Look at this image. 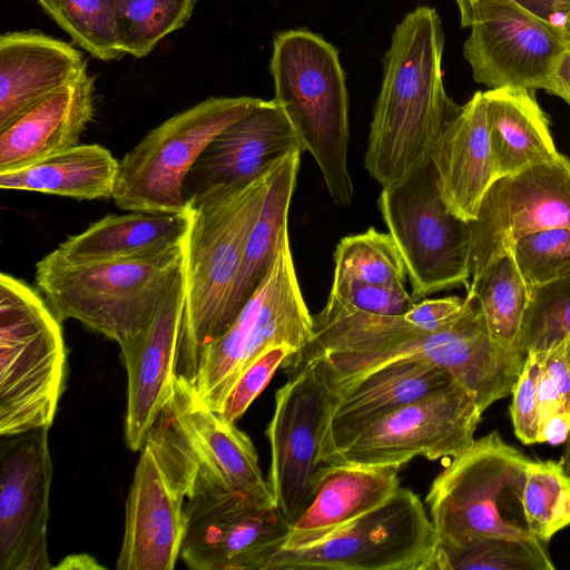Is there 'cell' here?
Returning a JSON list of instances; mask_svg holds the SVG:
<instances>
[{
  "label": "cell",
  "mask_w": 570,
  "mask_h": 570,
  "mask_svg": "<svg viewBox=\"0 0 570 570\" xmlns=\"http://www.w3.org/2000/svg\"><path fill=\"white\" fill-rule=\"evenodd\" d=\"M465 297L466 308L456 322L428 332L405 314H370L328 295L322 311L313 315L309 342L287 360L286 367L295 370L321 356L331 383L340 391L386 363L425 360L450 372L485 411L512 392L523 360L491 340L476 301Z\"/></svg>",
  "instance_id": "1"
},
{
  "label": "cell",
  "mask_w": 570,
  "mask_h": 570,
  "mask_svg": "<svg viewBox=\"0 0 570 570\" xmlns=\"http://www.w3.org/2000/svg\"><path fill=\"white\" fill-rule=\"evenodd\" d=\"M444 33L434 8L421 6L395 27L370 128L365 167L383 186L431 158L460 106L443 83Z\"/></svg>",
  "instance_id": "2"
},
{
  "label": "cell",
  "mask_w": 570,
  "mask_h": 570,
  "mask_svg": "<svg viewBox=\"0 0 570 570\" xmlns=\"http://www.w3.org/2000/svg\"><path fill=\"white\" fill-rule=\"evenodd\" d=\"M278 165L247 185L186 202L190 220L184 240L185 306L176 377L191 383L203 350L225 331V312L245 246Z\"/></svg>",
  "instance_id": "3"
},
{
  "label": "cell",
  "mask_w": 570,
  "mask_h": 570,
  "mask_svg": "<svg viewBox=\"0 0 570 570\" xmlns=\"http://www.w3.org/2000/svg\"><path fill=\"white\" fill-rule=\"evenodd\" d=\"M269 70L274 100L320 167L332 200L351 205L348 96L337 49L307 30L282 31L273 40Z\"/></svg>",
  "instance_id": "4"
},
{
  "label": "cell",
  "mask_w": 570,
  "mask_h": 570,
  "mask_svg": "<svg viewBox=\"0 0 570 570\" xmlns=\"http://www.w3.org/2000/svg\"><path fill=\"white\" fill-rule=\"evenodd\" d=\"M183 261L184 243L148 256L90 263L69 262L55 249L37 263L36 282L61 323L79 321L124 353Z\"/></svg>",
  "instance_id": "5"
},
{
  "label": "cell",
  "mask_w": 570,
  "mask_h": 570,
  "mask_svg": "<svg viewBox=\"0 0 570 570\" xmlns=\"http://www.w3.org/2000/svg\"><path fill=\"white\" fill-rule=\"evenodd\" d=\"M66 366L61 322L30 285L1 273V436L51 426Z\"/></svg>",
  "instance_id": "6"
},
{
  "label": "cell",
  "mask_w": 570,
  "mask_h": 570,
  "mask_svg": "<svg viewBox=\"0 0 570 570\" xmlns=\"http://www.w3.org/2000/svg\"><path fill=\"white\" fill-rule=\"evenodd\" d=\"M529 461L498 431L452 458L425 498L436 537L535 538L522 503Z\"/></svg>",
  "instance_id": "7"
},
{
  "label": "cell",
  "mask_w": 570,
  "mask_h": 570,
  "mask_svg": "<svg viewBox=\"0 0 570 570\" xmlns=\"http://www.w3.org/2000/svg\"><path fill=\"white\" fill-rule=\"evenodd\" d=\"M196 463L168 404L140 449L126 501L118 570H171L186 531Z\"/></svg>",
  "instance_id": "8"
},
{
  "label": "cell",
  "mask_w": 570,
  "mask_h": 570,
  "mask_svg": "<svg viewBox=\"0 0 570 570\" xmlns=\"http://www.w3.org/2000/svg\"><path fill=\"white\" fill-rule=\"evenodd\" d=\"M312 332L313 315L301 292L286 233L267 274L234 322L203 350L190 384L203 403L219 412L255 358L283 344L296 354L309 342Z\"/></svg>",
  "instance_id": "9"
},
{
  "label": "cell",
  "mask_w": 570,
  "mask_h": 570,
  "mask_svg": "<svg viewBox=\"0 0 570 570\" xmlns=\"http://www.w3.org/2000/svg\"><path fill=\"white\" fill-rule=\"evenodd\" d=\"M262 100L208 97L151 129L119 161L115 204L128 212H185L184 181L196 160L219 132Z\"/></svg>",
  "instance_id": "10"
},
{
  "label": "cell",
  "mask_w": 570,
  "mask_h": 570,
  "mask_svg": "<svg viewBox=\"0 0 570 570\" xmlns=\"http://www.w3.org/2000/svg\"><path fill=\"white\" fill-rule=\"evenodd\" d=\"M436 533L423 502L399 487L325 539L262 554L254 570H425Z\"/></svg>",
  "instance_id": "11"
},
{
  "label": "cell",
  "mask_w": 570,
  "mask_h": 570,
  "mask_svg": "<svg viewBox=\"0 0 570 570\" xmlns=\"http://www.w3.org/2000/svg\"><path fill=\"white\" fill-rule=\"evenodd\" d=\"M379 207L404 261L417 302L470 283L469 222L455 216L439 189L432 158L382 187Z\"/></svg>",
  "instance_id": "12"
},
{
  "label": "cell",
  "mask_w": 570,
  "mask_h": 570,
  "mask_svg": "<svg viewBox=\"0 0 570 570\" xmlns=\"http://www.w3.org/2000/svg\"><path fill=\"white\" fill-rule=\"evenodd\" d=\"M275 394L266 435L271 446L268 485L291 527L312 502L322 468L321 445L338 399L323 357L288 373Z\"/></svg>",
  "instance_id": "13"
},
{
  "label": "cell",
  "mask_w": 570,
  "mask_h": 570,
  "mask_svg": "<svg viewBox=\"0 0 570 570\" xmlns=\"http://www.w3.org/2000/svg\"><path fill=\"white\" fill-rule=\"evenodd\" d=\"M461 24L470 28L463 56L473 79L489 89L519 87L547 91L568 46L559 26L513 0H455Z\"/></svg>",
  "instance_id": "14"
},
{
  "label": "cell",
  "mask_w": 570,
  "mask_h": 570,
  "mask_svg": "<svg viewBox=\"0 0 570 570\" xmlns=\"http://www.w3.org/2000/svg\"><path fill=\"white\" fill-rule=\"evenodd\" d=\"M482 413L472 395L454 381L375 422L330 463L401 468L417 456L454 458L474 441Z\"/></svg>",
  "instance_id": "15"
},
{
  "label": "cell",
  "mask_w": 570,
  "mask_h": 570,
  "mask_svg": "<svg viewBox=\"0 0 570 570\" xmlns=\"http://www.w3.org/2000/svg\"><path fill=\"white\" fill-rule=\"evenodd\" d=\"M186 499L180 558L193 570H254L291 530L275 504L245 492L196 488Z\"/></svg>",
  "instance_id": "16"
},
{
  "label": "cell",
  "mask_w": 570,
  "mask_h": 570,
  "mask_svg": "<svg viewBox=\"0 0 570 570\" xmlns=\"http://www.w3.org/2000/svg\"><path fill=\"white\" fill-rule=\"evenodd\" d=\"M471 278L529 234L570 227V160L561 154L500 177L469 222Z\"/></svg>",
  "instance_id": "17"
},
{
  "label": "cell",
  "mask_w": 570,
  "mask_h": 570,
  "mask_svg": "<svg viewBox=\"0 0 570 570\" xmlns=\"http://www.w3.org/2000/svg\"><path fill=\"white\" fill-rule=\"evenodd\" d=\"M2 438L0 570L53 569L47 550L53 473L48 429Z\"/></svg>",
  "instance_id": "18"
},
{
  "label": "cell",
  "mask_w": 570,
  "mask_h": 570,
  "mask_svg": "<svg viewBox=\"0 0 570 570\" xmlns=\"http://www.w3.org/2000/svg\"><path fill=\"white\" fill-rule=\"evenodd\" d=\"M184 306L181 266L135 341L121 353L128 376L125 439L132 451L142 448L174 393Z\"/></svg>",
  "instance_id": "19"
},
{
  "label": "cell",
  "mask_w": 570,
  "mask_h": 570,
  "mask_svg": "<svg viewBox=\"0 0 570 570\" xmlns=\"http://www.w3.org/2000/svg\"><path fill=\"white\" fill-rule=\"evenodd\" d=\"M295 151L305 150L289 120L274 99L262 100L206 147L185 178V199L247 185Z\"/></svg>",
  "instance_id": "20"
},
{
  "label": "cell",
  "mask_w": 570,
  "mask_h": 570,
  "mask_svg": "<svg viewBox=\"0 0 570 570\" xmlns=\"http://www.w3.org/2000/svg\"><path fill=\"white\" fill-rule=\"evenodd\" d=\"M168 403L196 461L190 490L227 489L276 505L257 451L245 432L203 403L193 385L181 377L175 379Z\"/></svg>",
  "instance_id": "21"
},
{
  "label": "cell",
  "mask_w": 570,
  "mask_h": 570,
  "mask_svg": "<svg viewBox=\"0 0 570 570\" xmlns=\"http://www.w3.org/2000/svg\"><path fill=\"white\" fill-rule=\"evenodd\" d=\"M454 381L443 367L420 358L396 360L358 377L338 391L322 440V463L387 414Z\"/></svg>",
  "instance_id": "22"
},
{
  "label": "cell",
  "mask_w": 570,
  "mask_h": 570,
  "mask_svg": "<svg viewBox=\"0 0 570 570\" xmlns=\"http://www.w3.org/2000/svg\"><path fill=\"white\" fill-rule=\"evenodd\" d=\"M431 158L440 194L459 218L472 222L498 178L491 150L483 91L460 106L439 137Z\"/></svg>",
  "instance_id": "23"
},
{
  "label": "cell",
  "mask_w": 570,
  "mask_h": 570,
  "mask_svg": "<svg viewBox=\"0 0 570 570\" xmlns=\"http://www.w3.org/2000/svg\"><path fill=\"white\" fill-rule=\"evenodd\" d=\"M94 78L76 80L46 96L0 127V173L16 170L79 145L95 111Z\"/></svg>",
  "instance_id": "24"
},
{
  "label": "cell",
  "mask_w": 570,
  "mask_h": 570,
  "mask_svg": "<svg viewBox=\"0 0 570 570\" xmlns=\"http://www.w3.org/2000/svg\"><path fill=\"white\" fill-rule=\"evenodd\" d=\"M87 65L70 43L40 31L0 36V127L76 80Z\"/></svg>",
  "instance_id": "25"
},
{
  "label": "cell",
  "mask_w": 570,
  "mask_h": 570,
  "mask_svg": "<svg viewBox=\"0 0 570 570\" xmlns=\"http://www.w3.org/2000/svg\"><path fill=\"white\" fill-rule=\"evenodd\" d=\"M399 470L394 465L325 464L312 502L279 547L318 542L379 507L400 487Z\"/></svg>",
  "instance_id": "26"
},
{
  "label": "cell",
  "mask_w": 570,
  "mask_h": 570,
  "mask_svg": "<svg viewBox=\"0 0 570 570\" xmlns=\"http://www.w3.org/2000/svg\"><path fill=\"white\" fill-rule=\"evenodd\" d=\"M189 220L188 207L178 214L107 215L68 237L56 252L75 263L148 256L183 244Z\"/></svg>",
  "instance_id": "27"
},
{
  "label": "cell",
  "mask_w": 570,
  "mask_h": 570,
  "mask_svg": "<svg viewBox=\"0 0 570 570\" xmlns=\"http://www.w3.org/2000/svg\"><path fill=\"white\" fill-rule=\"evenodd\" d=\"M483 95L498 178L521 171L558 154L548 119L531 90L502 87L483 91Z\"/></svg>",
  "instance_id": "28"
},
{
  "label": "cell",
  "mask_w": 570,
  "mask_h": 570,
  "mask_svg": "<svg viewBox=\"0 0 570 570\" xmlns=\"http://www.w3.org/2000/svg\"><path fill=\"white\" fill-rule=\"evenodd\" d=\"M119 161L98 145H77L29 166L0 173V187L76 199L112 198Z\"/></svg>",
  "instance_id": "29"
},
{
  "label": "cell",
  "mask_w": 570,
  "mask_h": 570,
  "mask_svg": "<svg viewBox=\"0 0 570 570\" xmlns=\"http://www.w3.org/2000/svg\"><path fill=\"white\" fill-rule=\"evenodd\" d=\"M301 155V151H295L286 156L272 179L261 214L248 236L240 268L230 293L224 317L225 331L267 274L284 235L288 233V212Z\"/></svg>",
  "instance_id": "30"
},
{
  "label": "cell",
  "mask_w": 570,
  "mask_h": 570,
  "mask_svg": "<svg viewBox=\"0 0 570 570\" xmlns=\"http://www.w3.org/2000/svg\"><path fill=\"white\" fill-rule=\"evenodd\" d=\"M466 289L480 306L491 340L505 350L525 352L523 335L532 294L512 252L491 261Z\"/></svg>",
  "instance_id": "31"
},
{
  "label": "cell",
  "mask_w": 570,
  "mask_h": 570,
  "mask_svg": "<svg viewBox=\"0 0 570 570\" xmlns=\"http://www.w3.org/2000/svg\"><path fill=\"white\" fill-rule=\"evenodd\" d=\"M548 542L538 538H438L425 570H552Z\"/></svg>",
  "instance_id": "32"
},
{
  "label": "cell",
  "mask_w": 570,
  "mask_h": 570,
  "mask_svg": "<svg viewBox=\"0 0 570 570\" xmlns=\"http://www.w3.org/2000/svg\"><path fill=\"white\" fill-rule=\"evenodd\" d=\"M75 43L94 57L118 60L120 46L115 0H37Z\"/></svg>",
  "instance_id": "33"
},
{
  "label": "cell",
  "mask_w": 570,
  "mask_h": 570,
  "mask_svg": "<svg viewBox=\"0 0 570 570\" xmlns=\"http://www.w3.org/2000/svg\"><path fill=\"white\" fill-rule=\"evenodd\" d=\"M198 0H115L120 46L142 58L169 33L184 27Z\"/></svg>",
  "instance_id": "34"
},
{
  "label": "cell",
  "mask_w": 570,
  "mask_h": 570,
  "mask_svg": "<svg viewBox=\"0 0 570 570\" xmlns=\"http://www.w3.org/2000/svg\"><path fill=\"white\" fill-rule=\"evenodd\" d=\"M530 532L549 542L570 524V475L562 462L529 461L522 494Z\"/></svg>",
  "instance_id": "35"
},
{
  "label": "cell",
  "mask_w": 570,
  "mask_h": 570,
  "mask_svg": "<svg viewBox=\"0 0 570 570\" xmlns=\"http://www.w3.org/2000/svg\"><path fill=\"white\" fill-rule=\"evenodd\" d=\"M334 262V274L370 284L404 285L407 276L392 236L373 227L342 238L336 246Z\"/></svg>",
  "instance_id": "36"
},
{
  "label": "cell",
  "mask_w": 570,
  "mask_h": 570,
  "mask_svg": "<svg viewBox=\"0 0 570 570\" xmlns=\"http://www.w3.org/2000/svg\"><path fill=\"white\" fill-rule=\"evenodd\" d=\"M510 250L532 296L539 288L570 275V227L525 235Z\"/></svg>",
  "instance_id": "37"
},
{
  "label": "cell",
  "mask_w": 570,
  "mask_h": 570,
  "mask_svg": "<svg viewBox=\"0 0 570 570\" xmlns=\"http://www.w3.org/2000/svg\"><path fill=\"white\" fill-rule=\"evenodd\" d=\"M570 333V275L539 288L529 308L523 348H544Z\"/></svg>",
  "instance_id": "38"
},
{
  "label": "cell",
  "mask_w": 570,
  "mask_h": 570,
  "mask_svg": "<svg viewBox=\"0 0 570 570\" xmlns=\"http://www.w3.org/2000/svg\"><path fill=\"white\" fill-rule=\"evenodd\" d=\"M533 352L539 364L537 397L540 423L557 413H570V333Z\"/></svg>",
  "instance_id": "39"
},
{
  "label": "cell",
  "mask_w": 570,
  "mask_h": 570,
  "mask_svg": "<svg viewBox=\"0 0 570 570\" xmlns=\"http://www.w3.org/2000/svg\"><path fill=\"white\" fill-rule=\"evenodd\" d=\"M330 296L348 307L383 316L403 315L417 303L404 285L370 284L336 274Z\"/></svg>",
  "instance_id": "40"
},
{
  "label": "cell",
  "mask_w": 570,
  "mask_h": 570,
  "mask_svg": "<svg viewBox=\"0 0 570 570\" xmlns=\"http://www.w3.org/2000/svg\"><path fill=\"white\" fill-rule=\"evenodd\" d=\"M293 354H295V350L283 344L267 348L255 358L227 394L219 411L223 417L236 424L268 384L276 370Z\"/></svg>",
  "instance_id": "41"
},
{
  "label": "cell",
  "mask_w": 570,
  "mask_h": 570,
  "mask_svg": "<svg viewBox=\"0 0 570 570\" xmlns=\"http://www.w3.org/2000/svg\"><path fill=\"white\" fill-rule=\"evenodd\" d=\"M538 372V360L533 352H528L521 374L511 393L510 414L514 433L522 443L528 445L539 443Z\"/></svg>",
  "instance_id": "42"
},
{
  "label": "cell",
  "mask_w": 570,
  "mask_h": 570,
  "mask_svg": "<svg viewBox=\"0 0 570 570\" xmlns=\"http://www.w3.org/2000/svg\"><path fill=\"white\" fill-rule=\"evenodd\" d=\"M547 91L570 106V41L557 61Z\"/></svg>",
  "instance_id": "43"
},
{
  "label": "cell",
  "mask_w": 570,
  "mask_h": 570,
  "mask_svg": "<svg viewBox=\"0 0 570 570\" xmlns=\"http://www.w3.org/2000/svg\"><path fill=\"white\" fill-rule=\"evenodd\" d=\"M570 433V413H557L540 423L539 443L566 442Z\"/></svg>",
  "instance_id": "44"
},
{
  "label": "cell",
  "mask_w": 570,
  "mask_h": 570,
  "mask_svg": "<svg viewBox=\"0 0 570 570\" xmlns=\"http://www.w3.org/2000/svg\"><path fill=\"white\" fill-rule=\"evenodd\" d=\"M540 19L556 24L560 9L567 0H513Z\"/></svg>",
  "instance_id": "45"
},
{
  "label": "cell",
  "mask_w": 570,
  "mask_h": 570,
  "mask_svg": "<svg viewBox=\"0 0 570 570\" xmlns=\"http://www.w3.org/2000/svg\"><path fill=\"white\" fill-rule=\"evenodd\" d=\"M53 569H104V567L88 554H75L61 560Z\"/></svg>",
  "instance_id": "46"
},
{
  "label": "cell",
  "mask_w": 570,
  "mask_h": 570,
  "mask_svg": "<svg viewBox=\"0 0 570 570\" xmlns=\"http://www.w3.org/2000/svg\"><path fill=\"white\" fill-rule=\"evenodd\" d=\"M556 24L560 27L568 42L570 41V0H567L559 12Z\"/></svg>",
  "instance_id": "47"
},
{
  "label": "cell",
  "mask_w": 570,
  "mask_h": 570,
  "mask_svg": "<svg viewBox=\"0 0 570 570\" xmlns=\"http://www.w3.org/2000/svg\"><path fill=\"white\" fill-rule=\"evenodd\" d=\"M562 463L566 471L570 474V433L566 441Z\"/></svg>",
  "instance_id": "48"
}]
</instances>
